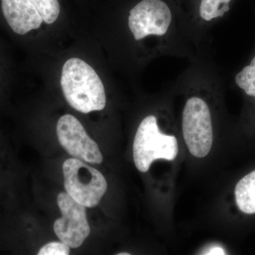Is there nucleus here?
<instances>
[{"instance_id":"7ed1b4c3","label":"nucleus","mask_w":255,"mask_h":255,"mask_svg":"<svg viewBox=\"0 0 255 255\" xmlns=\"http://www.w3.org/2000/svg\"><path fill=\"white\" fill-rule=\"evenodd\" d=\"M66 192L85 207L98 205L107 189L103 174L80 159L70 158L63 164Z\"/></svg>"},{"instance_id":"2eb2a0df","label":"nucleus","mask_w":255,"mask_h":255,"mask_svg":"<svg viewBox=\"0 0 255 255\" xmlns=\"http://www.w3.org/2000/svg\"><path fill=\"white\" fill-rule=\"evenodd\" d=\"M118 255H130V253H119L117 254Z\"/></svg>"},{"instance_id":"f8f14e48","label":"nucleus","mask_w":255,"mask_h":255,"mask_svg":"<svg viewBox=\"0 0 255 255\" xmlns=\"http://www.w3.org/2000/svg\"><path fill=\"white\" fill-rule=\"evenodd\" d=\"M38 10L43 21L48 24L54 23L60 14V6L58 0H30Z\"/></svg>"},{"instance_id":"20e7f679","label":"nucleus","mask_w":255,"mask_h":255,"mask_svg":"<svg viewBox=\"0 0 255 255\" xmlns=\"http://www.w3.org/2000/svg\"><path fill=\"white\" fill-rule=\"evenodd\" d=\"M183 136L191 155L199 158L209 155L214 140L209 105L200 97L186 102L182 114Z\"/></svg>"},{"instance_id":"6e6552de","label":"nucleus","mask_w":255,"mask_h":255,"mask_svg":"<svg viewBox=\"0 0 255 255\" xmlns=\"http://www.w3.org/2000/svg\"><path fill=\"white\" fill-rule=\"evenodd\" d=\"M1 9L8 24L18 35L39 28L43 21L30 0H1Z\"/></svg>"},{"instance_id":"423d86ee","label":"nucleus","mask_w":255,"mask_h":255,"mask_svg":"<svg viewBox=\"0 0 255 255\" xmlns=\"http://www.w3.org/2000/svg\"><path fill=\"white\" fill-rule=\"evenodd\" d=\"M57 202L62 216L54 223L55 235L70 248H78L91 232L86 207L74 200L67 192L60 193Z\"/></svg>"},{"instance_id":"9b49d317","label":"nucleus","mask_w":255,"mask_h":255,"mask_svg":"<svg viewBox=\"0 0 255 255\" xmlns=\"http://www.w3.org/2000/svg\"><path fill=\"white\" fill-rule=\"evenodd\" d=\"M235 80L236 85L247 95L255 97V57L249 65L237 74Z\"/></svg>"},{"instance_id":"1a4fd4ad","label":"nucleus","mask_w":255,"mask_h":255,"mask_svg":"<svg viewBox=\"0 0 255 255\" xmlns=\"http://www.w3.org/2000/svg\"><path fill=\"white\" fill-rule=\"evenodd\" d=\"M235 195L236 204L242 212L255 214V170L238 182Z\"/></svg>"},{"instance_id":"9d476101","label":"nucleus","mask_w":255,"mask_h":255,"mask_svg":"<svg viewBox=\"0 0 255 255\" xmlns=\"http://www.w3.org/2000/svg\"><path fill=\"white\" fill-rule=\"evenodd\" d=\"M231 0H201L199 16L203 21L210 22L223 17L230 10Z\"/></svg>"},{"instance_id":"4468645a","label":"nucleus","mask_w":255,"mask_h":255,"mask_svg":"<svg viewBox=\"0 0 255 255\" xmlns=\"http://www.w3.org/2000/svg\"><path fill=\"white\" fill-rule=\"evenodd\" d=\"M204 254L208 255H226V252L221 247L214 246L207 250Z\"/></svg>"},{"instance_id":"ddd939ff","label":"nucleus","mask_w":255,"mask_h":255,"mask_svg":"<svg viewBox=\"0 0 255 255\" xmlns=\"http://www.w3.org/2000/svg\"><path fill=\"white\" fill-rule=\"evenodd\" d=\"M70 254V247L63 242H52L42 247L38 255H68Z\"/></svg>"},{"instance_id":"0eeeda50","label":"nucleus","mask_w":255,"mask_h":255,"mask_svg":"<svg viewBox=\"0 0 255 255\" xmlns=\"http://www.w3.org/2000/svg\"><path fill=\"white\" fill-rule=\"evenodd\" d=\"M60 145L75 158L91 164H101L103 156L97 142L87 135L78 119L70 114L60 117L57 124Z\"/></svg>"},{"instance_id":"39448f33","label":"nucleus","mask_w":255,"mask_h":255,"mask_svg":"<svg viewBox=\"0 0 255 255\" xmlns=\"http://www.w3.org/2000/svg\"><path fill=\"white\" fill-rule=\"evenodd\" d=\"M172 21V11L162 0H142L130 11L128 27L136 41L149 36H163Z\"/></svg>"},{"instance_id":"f03ea898","label":"nucleus","mask_w":255,"mask_h":255,"mask_svg":"<svg viewBox=\"0 0 255 255\" xmlns=\"http://www.w3.org/2000/svg\"><path fill=\"white\" fill-rule=\"evenodd\" d=\"M178 154L177 138L159 130L157 118L148 116L142 121L133 142V159L140 172H146L155 160L172 161Z\"/></svg>"},{"instance_id":"f257e3e1","label":"nucleus","mask_w":255,"mask_h":255,"mask_svg":"<svg viewBox=\"0 0 255 255\" xmlns=\"http://www.w3.org/2000/svg\"><path fill=\"white\" fill-rule=\"evenodd\" d=\"M60 85L69 105L84 114L105 109V87L90 65L80 58H70L64 64Z\"/></svg>"}]
</instances>
